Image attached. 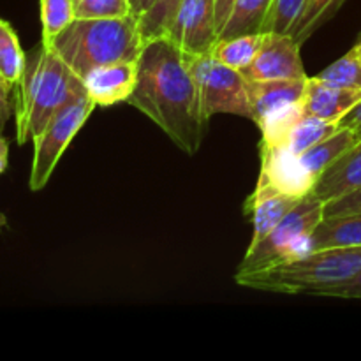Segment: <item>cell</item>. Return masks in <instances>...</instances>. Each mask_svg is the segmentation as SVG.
Instances as JSON below:
<instances>
[{"instance_id":"1","label":"cell","mask_w":361,"mask_h":361,"mask_svg":"<svg viewBox=\"0 0 361 361\" xmlns=\"http://www.w3.org/2000/svg\"><path fill=\"white\" fill-rule=\"evenodd\" d=\"M126 102L161 127L182 152L194 155L200 150L208 122L185 55L168 35L145 42L136 87Z\"/></svg>"},{"instance_id":"2","label":"cell","mask_w":361,"mask_h":361,"mask_svg":"<svg viewBox=\"0 0 361 361\" xmlns=\"http://www.w3.org/2000/svg\"><path fill=\"white\" fill-rule=\"evenodd\" d=\"M87 94L83 81L66 60L42 42L27 55V67L14 87L16 140L34 141L46 123L69 102Z\"/></svg>"},{"instance_id":"3","label":"cell","mask_w":361,"mask_h":361,"mask_svg":"<svg viewBox=\"0 0 361 361\" xmlns=\"http://www.w3.org/2000/svg\"><path fill=\"white\" fill-rule=\"evenodd\" d=\"M361 274V247L312 250L298 259L252 274H236V284L284 295L324 296Z\"/></svg>"},{"instance_id":"4","label":"cell","mask_w":361,"mask_h":361,"mask_svg":"<svg viewBox=\"0 0 361 361\" xmlns=\"http://www.w3.org/2000/svg\"><path fill=\"white\" fill-rule=\"evenodd\" d=\"M140 18L129 14L106 20H74L51 48L83 80L92 69L118 62H137L143 51Z\"/></svg>"},{"instance_id":"5","label":"cell","mask_w":361,"mask_h":361,"mask_svg":"<svg viewBox=\"0 0 361 361\" xmlns=\"http://www.w3.org/2000/svg\"><path fill=\"white\" fill-rule=\"evenodd\" d=\"M323 219L324 203L307 194L264 238L250 243L236 274H252L309 254L310 236Z\"/></svg>"},{"instance_id":"6","label":"cell","mask_w":361,"mask_h":361,"mask_svg":"<svg viewBox=\"0 0 361 361\" xmlns=\"http://www.w3.org/2000/svg\"><path fill=\"white\" fill-rule=\"evenodd\" d=\"M307 80H268L249 81L250 111L252 122L263 133L261 143L281 145L296 120L305 113L303 97H305Z\"/></svg>"},{"instance_id":"7","label":"cell","mask_w":361,"mask_h":361,"mask_svg":"<svg viewBox=\"0 0 361 361\" xmlns=\"http://www.w3.org/2000/svg\"><path fill=\"white\" fill-rule=\"evenodd\" d=\"M185 59L200 92L201 111L207 122L221 113L252 120L247 80L240 71L221 63L212 53L185 55Z\"/></svg>"},{"instance_id":"8","label":"cell","mask_w":361,"mask_h":361,"mask_svg":"<svg viewBox=\"0 0 361 361\" xmlns=\"http://www.w3.org/2000/svg\"><path fill=\"white\" fill-rule=\"evenodd\" d=\"M95 108L97 106L88 97V94H83L81 97L63 106L46 123L44 129L34 137V159H32L30 178H28L30 190L37 192V190L44 189L66 148L80 133V129L85 126Z\"/></svg>"},{"instance_id":"9","label":"cell","mask_w":361,"mask_h":361,"mask_svg":"<svg viewBox=\"0 0 361 361\" xmlns=\"http://www.w3.org/2000/svg\"><path fill=\"white\" fill-rule=\"evenodd\" d=\"M259 53L250 66L240 71L249 81L303 80L309 78L300 56V44L289 34L263 32Z\"/></svg>"},{"instance_id":"10","label":"cell","mask_w":361,"mask_h":361,"mask_svg":"<svg viewBox=\"0 0 361 361\" xmlns=\"http://www.w3.org/2000/svg\"><path fill=\"white\" fill-rule=\"evenodd\" d=\"M169 39L185 55H204L219 41L214 0H183L169 27Z\"/></svg>"},{"instance_id":"11","label":"cell","mask_w":361,"mask_h":361,"mask_svg":"<svg viewBox=\"0 0 361 361\" xmlns=\"http://www.w3.org/2000/svg\"><path fill=\"white\" fill-rule=\"evenodd\" d=\"M261 173L257 182L267 183L284 194L305 197L312 192L316 178L303 168L300 155L284 147L261 143Z\"/></svg>"},{"instance_id":"12","label":"cell","mask_w":361,"mask_h":361,"mask_svg":"<svg viewBox=\"0 0 361 361\" xmlns=\"http://www.w3.org/2000/svg\"><path fill=\"white\" fill-rule=\"evenodd\" d=\"M136 80L137 62H118L95 67L81 81L95 106L108 108L126 102L136 87Z\"/></svg>"},{"instance_id":"13","label":"cell","mask_w":361,"mask_h":361,"mask_svg":"<svg viewBox=\"0 0 361 361\" xmlns=\"http://www.w3.org/2000/svg\"><path fill=\"white\" fill-rule=\"evenodd\" d=\"M358 189H361V140L321 173L312 194L326 204Z\"/></svg>"},{"instance_id":"14","label":"cell","mask_w":361,"mask_h":361,"mask_svg":"<svg viewBox=\"0 0 361 361\" xmlns=\"http://www.w3.org/2000/svg\"><path fill=\"white\" fill-rule=\"evenodd\" d=\"M300 200L302 197L284 194L281 190L274 189V187L267 185V183L257 182L256 190L250 194L245 208L247 214L250 215V222H252L254 228L252 242L250 243L259 242L261 238H264L300 203Z\"/></svg>"},{"instance_id":"15","label":"cell","mask_w":361,"mask_h":361,"mask_svg":"<svg viewBox=\"0 0 361 361\" xmlns=\"http://www.w3.org/2000/svg\"><path fill=\"white\" fill-rule=\"evenodd\" d=\"M360 101L361 90L330 87L314 76L307 80L303 109L309 115L338 123Z\"/></svg>"},{"instance_id":"16","label":"cell","mask_w":361,"mask_h":361,"mask_svg":"<svg viewBox=\"0 0 361 361\" xmlns=\"http://www.w3.org/2000/svg\"><path fill=\"white\" fill-rule=\"evenodd\" d=\"M331 247H361V212L324 217L310 236V252Z\"/></svg>"},{"instance_id":"17","label":"cell","mask_w":361,"mask_h":361,"mask_svg":"<svg viewBox=\"0 0 361 361\" xmlns=\"http://www.w3.org/2000/svg\"><path fill=\"white\" fill-rule=\"evenodd\" d=\"M358 141L360 140L356 137V134L353 133V130L341 127V129L335 134H331L330 137L319 141L317 145L310 147L309 150L303 152V154L300 155V161H302L303 168L309 171V175L317 180L321 173H323L328 166L334 164L344 152H348L349 148H351L353 145L358 143Z\"/></svg>"},{"instance_id":"18","label":"cell","mask_w":361,"mask_h":361,"mask_svg":"<svg viewBox=\"0 0 361 361\" xmlns=\"http://www.w3.org/2000/svg\"><path fill=\"white\" fill-rule=\"evenodd\" d=\"M274 0H236L219 39L261 34Z\"/></svg>"},{"instance_id":"19","label":"cell","mask_w":361,"mask_h":361,"mask_svg":"<svg viewBox=\"0 0 361 361\" xmlns=\"http://www.w3.org/2000/svg\"><path fill=\"white\" fill-rule=\"evenodd\" d=\"M341 129L338 123L328 122V120L319 118V116L309 115V113H303L298 120H296L295 126L291 127V130L288 133V136L284 137L281 145L277 147L288 148L289 152H293L295 155H302L303 152L309 150L310 147L317 145L319 141L326 140L331 134H335Z\"/></svg>"},{"instance_id":"20","label":"cell","mask_w":361,"mask_h":361,"mask_svg":"<svg viewBox=\"0 0 361 361\" xmlns=\"http://www.w3.org/2000/svg\"><path fill=\"white\" fill-rule=\"evenodd\" d=\"M263 35L264 34L261 32V34H243L236 35V37L219 39L212 48V55L231 69L243 71L252 63V60L259 53Z\"/></svg>"},{"instance_id":"21","label":"cell","mask_w":361,"mask_h":361,"mask_svg":"<svg viewBox=\"0 0 361 361\" xmlns=\"http://www.w3.org/2000/svg\"><path fill=\"white\" fill-rule=\"evenodd\" d=\"M27 67V55L9 21L0 18V76L13 87L20 83Z\"/></svg>"},{"instance_id":"22","label":"cell","mask_w":361,"mask_h":361,"mask_svg":"<svg viewBox=\"0 0 361 361\" xmlns=\"http://www.w3.org/2000/svg\"><path fill=\"white\" fill-rule=\"evenodd\" d=\"M42 37L41 42L51 46L53 41L76 20L74 0H39Z\"/></svg>"},{"instance_id":"23","label":"cell","mask_w":361,"mask_h":361,"mask_svg":"<svg viewBox=\"0 0 361 361\" xmlns=\"http://www.w3.org/2000/svg\"><path fill=\"white\" fill-rule=\"evenodd\" d=\"M344 2L345 0H307L302 16L298 18L289 35H293L295 41L302 46L317 28L335 16Z\"/></svg>"},{"instance_id":"24","label":"cell","mask_w":361,"mask_h":361,"mask_svg":"<svg viewBox=\"0 0 361 361\" xmlns=\"http://www.w3.org/2000/svg\"><path fill=\"white\" fill-rule=\"evenodd\" d=\"M317 80L335 88L361 90V59L355 48L317 74Z\"/></svg>"},{"instance_id":"25","label":"cell","mask_w":361,"mask_h":361,"mask_svg":"<svg viewBox=\"0 0 361 361\" xmlns=\"http://www.w3.org/2000/svg\"><path fill=\"white\" fill-rule=\"evenodd\" d=\"M182 2L183 0H155L150 11L140 18V28L145 42L168 34Z\"/></svg>"},{"instance_id":"26","label":"cell","mask_w":361,"mask_h":361,"mask_svg":"<svg viewBox=\"0 0 361 361\" xmlns=\"http://www.w3.org/2000/svg\"><path fill=\"white\" fill-rule=\"evenodd\" d=\"M76 20H106L133 14L130 0H74Z\"/></svg>"},{"instance_id":"27","label":"cell","mask_w":361,"mask_h":361,"mask_svg":"<svg viewBox=\"0 0 361 361\" xmlns=\"http://www.w3.org/2000/svg\"><path fill=\"white\" fill-rule=\"evenodd\" d=\"M358 212H361V189L324 204V217L358 214Z\"/></svg>"},{"instance_id":"28","label":"cell","mask_w":361,"mask_h":361,"mask_svg":"<svg viewBox=\"0 0 361 361\" xmlns=\"http://www.w3.org/2000/svg\"><path fill=\"white\" fill-rule=\"evenodd\" d=\"M11 95H14V87L0 76V126H4L14 111V102L11 101Z\"/></svg>"},{"instance_id":"29","label":"cell","mask_w":361,"mask_h":361,"mask_svg":"<svg viewBox=\"0 0 361 361\" xmlns=\"http://www.w3.org/2000/svg\"><path fill=\"white\" fill-rule=\"evenodd\" d=\"M324 296H334V298H353L361 300V274L355 277L353 281L345 282V284L337 286V288L330 289Z\"/></svg>"},{"instance_id":"30","label":"cell","mask_w":361,"mask_h":361,"mask_svg":"<svg viewBox=\"0 0 361 361\" xmlns=\"http://www.w3.org/2000/svg\"><path fill=\"white\" fill-rule=\"evenodd\" d=\"M338 127L353 130L356 134V137L361 140V101L338 122Z\"/></svg>"},{"instance_id":"31","label":"cell","mask_w":361,"mask_h":361,"mask_svg":"<svg viewBox=\"0 0 361 361\" xmlns=\"http://www.w3.org/2000/svg\"><path fill=\"white\" fill-rule=\"evenodd\" d=\"M236 0H214L215 6V23H217L219 35H221L222 28H224L226 21H228L229 14H231L233 6H235Z\"/></svg>"},{"instance_id":"32","label":"cell","mask_w":361,"mask_h":361,"mask_svg":"<svg viewBox=\"0 0 361 361\" xmlns=\"http://www.w3.org/2000/svg\"><path fill=\"white\" fill-rule=\"evenodd\" d=\"M155 0H130V7H133L134 16L141 18L143 14H147L150 11V7L154 6Z\"/></svg>"},{"instance_id":"33","label":"cell","mask_w":361,"mask_h":361,"mask_svg":"<svg viewBox=\"0 0 361 361\" xmlns=\"http://www.w3.org/2000/svg\"><path fill=\"white\" fill-rule=\"evenodd\" d=\"M7 162H9V141L0 136V175L7 169Z\"/></svg>"},{"instance_id":"34","label":"cell","mask_w":361,"mask_h":361,"mask_svg":"<svg viewBox=\"0 0 361 361\" xmlns=\"http://www.w3.org/2000/svg\"><path fill=\"white\" fill-rule=\"evenodd\" d=\"M356 49H358V53H360V59H361V41L358 42V44H356Z\"/></svg>"}]
</instances>
